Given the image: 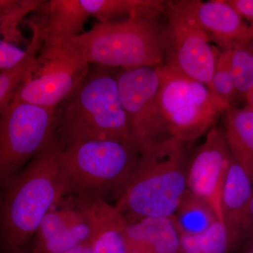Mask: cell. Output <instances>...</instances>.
<instances>
[{"label": "cell", "instance_id": "5bb4252c", "mask_svg": "<svg viewBox=\"0 0 253 253\" xmlns=\"http://www.w3.org/2000/svg\"><path fill=\"white\" fill-rule=\"evenodd\" d=\"M253 194L252 181L233 158L221 196L224 224L231 248L242 240Z\"/></svg>", "mask_w": 253, "mask_h": 253}, {"label": "cell", "instance_id": "52a82bcc", "mask_svg": "<svg viewBox=\"0 0 253 253\" xmlns=\"http://www.w3.org/2000/svg\"><path fill=\"white\" fill-rule=\"evenodd\" d=\"M57 109L11 102L0 117V179L3 189L23 166L52 144Z\"/></svg>", "mask_w": 253, "mask_h": 253}, {"label": "cell", "instance_id": "2e32d148", "mask_svg": "<svg viewBox=\"0 0 253 253\" xmlns=\"http://www.w3.org/2000/svg\"><path fill=\"white\" fill-rule=\"evenodd\" d=\"M93 253H127L125 230L126 221L117 208L101 198L91 201Z\"/></svg>", "mask_w": 253, "mask_h": 253}, {"label": "cell", "instance_id": "d6986e66", "mask_svg": "<svg viewBox=\"0 0 253 253\" xmlns=\"http://www.w3.org/2000/svg\"><path fill=\"white\" fill-rule=\"evenodd\" d=\"M46 9L48 15L47 20L43 22L44 42L82 34L90 17L81 0H51Z\"/></svg>", "mask_w": 253, "mask_h": 253}, {"label": "cell", "instance_id": "1f68e13d", "mask_svg": "<svg viewBox=\"0 0 253 253\" xmlns=\"http://www.w3.org/2000/svg\"><path fill=\"white\" fill-rule=\"evenodd\" d=\"M245 253H253V250H250V251H248L247 252Z\"/></svg>", "mask_w": 253, "mask_h": 253}, {"label": "cell", "instance_id": "cb8c5ba5", "mask_svg": "<svg viewBox=\"0 0 253 253\" xmlns=\"http://www.w3.org/2000/svg\"><path fill=\"white\" fill-rule=\"evenodd\" d=\"M231 51L224 50L218 53L215 69L211 83V90L222 99L229 107L233 108V103L238 96L231 77L229 59Z\"/></svg>", "mask_w": 253, "mask_h": 253}, {"label": "cell", "instance_id": "8992f818", "mask_svg": "<svg viewBox=\"0 0 253 253\" xmlns=\"http://www.w3.org/2000/svg\"><path fill=\"white\" fill-rule=\"evenodd\" d=\"M159 73L158 104L172 137L186 144L204 134L231 109L199 82L163 63Z\"/></svg>", "mask_w": 253, "mask_h": 253}, {"label": "cell", "instance_id": "7c38bea8", "mask_svg": "<svg viewBox=\"0 0 253 253\" xmlns=\"http://www.w3.org/2000/svg\"><path fill=\"white\" fill-rule=\"evenodd\" d=\"M90 198L65 199L43 218L36 234L35 253H60L92 238Z\"/></svg>", "mask_w": 253, "mask_h": 253}, {"label": "cell", "instance_id": "d6a6232c", "mask_svg": "<svg viewBox=\"0 0 253 253\" xmlns=\"http://www.w3.org/2000/svg\"><path fill=\"white\" fill-rule=\"evenodd\" d=\"M251 26H252V28H253L252 42H253V25H251Z\"/></svg>", "mask_w": 253, "mask_h": 253}, {"label": "cell", "instance_id": "e0dca14e", "mask_svg": "<svg viewBox=\"0 0 253 253\" xmlns=\"http://www.w3.org/2000/svg\"><path fill=\"white\" fill-rule=\"evenodd\" d=\"M224 121L231 154L253 184V109L231 108L224 113Z\"/></svg>", "mask_w": 253, "mask_h": 253}, {"label": "cell", "instance_id": "603a6c76", "mask_svg": "<svg viewBox=\"0 0 253 253\" xmlns=\"http://www.w3.org/2000/svg\"><path fill=\"white\" fill-rule=\"evenodd\" d=\"M43 2L40 0H1L0 33L2 39L14 44L22 41L18 25L28 13L38 9Z\"/></svg>", "mask_w": 253, "mask_h": 253}, {"label": "cell", "instance_id": "4fadbf2b", "mask_svg": "<svg viewBox=\"0 0 253 253\" xmlns=\"http://www.w3.org/2000/svg\"><path fill=\"white\" fill-rule=\"evenodd\" d=\"M207 33L211 42L224 50L252 41L253 28L224 0L181 1Z\"/></svg>", "mask_w": 253, "mask_h": 253}, {"label": "cell", "instance_id": "484cf974", "mask_svg": "<svg viewBox=\"0 0 253 253\" xmlns=\"http://www.w3.org/2000/svg\"><path fill=\"white\" fill-rule=\"evenodd\" d=\"M28 46L26 50H23L16 44L1 39L0 41V72L14 67L28 56Z\"/></svg>", "mask_w": 253, "mask_h": 253}, {"label": "cell", "instance_id": "f546056e", "mask_svg": "<svg viewBox=\"0 0 253 253\" xmlns=\"http://www.w3.org/2000/svg\"><path fill=\"white\" fill-rule=\"evenodd\" d=\"M247 102L249 103V106L252 107L253 109V94L251 95V97L249 98V99L248 100Z\"/></svg>", "mask_w": 253, "mask_h": 253}, {"label": "cell", "instance_id": "6da1fadb", "mask_svg": "<svg viewBox=\"0 0 253 253\" xmlns=\"http://www.w3.org/2000/svg\"><path fill=\"white\" fill-rule=\"evenodd\" d=\"M42 49L83 64L106 68L156 67L166 59V26L156 18L99 23L78 36L44 42Z\"/></svg>", "mask_w": 253, "mask_h": 253}, {"label": "cell", "instance_id": "d4e9b609", "mask_svg": "<svg viewBox=\"0 0 253 253\" xmlns=\"http://www.w3.org/2000/svg\"><path fill=\"white\" fill-rule=\"evenodd\" d=\"M197 240L200 253H226L231 248L226 226L218 220L198 235Z\"/></svg>", "mask_w": 253, "mask_h": 253}, {"label": "cell", "instance_id": "ac0fdd59", "mask_svg": "<svg viewBox=\"0 0 253 253\" xmlns=\"http://www.w3.org/2000/svg\"><path fill=\"white\" fill-rule=\"evenodd\" d=\"M89 16L100 23L122 21L131 17L156 18L166 14V1L160 0H81Z\"/></svg>", "mask_w": 253, "mask_h": 253}, {"label": "cell", "instance_id": "9c48e42d", "mask_svg": "<svg viewBox=\"0 0 253 253\" xmlns=\"http://www.w3.org/2000/svg\"><path fill=\"white\" fill-rule=\"evenodd\" d=\"M167 45L165 64L205 84L211 83L219 50L181 1H166Z\"/></svg>", "mask_w": 253, "mask_h": 253}, {"label": "cell", "instance_id": "30bf717a", "mask_svg": "<svg viewBox=\"0 0 253 253\" xmlns=\"http://www.w3.org/2000/svg\"><path fill=\"white\" fill-rule=\"evenodd\" d=\"M89 65L41 49L38 65L15 91L11 102L57 109L89 70Z\"/></svg>", "mask_w": 253, "mask_h": 253}, {"label": "cell", "instance_id": "5b68a950", "mask_svg": "<svg viewBox=\"0 0 253 253\" xmlns=\"http://www.w3.org/2000/svg\"><path fill=\"white\" fill-rule=\"evenodd\" d=\"M135 144L129 141H79L63 148L61 172L67 194L101 198L109 191L122 194L142 158Z\"/></svg>", "mask_w": 253, "mask_h": 253}, {"label": "cell", "instance_id": "9a60e30c", "mask_svg": "<svg viewBox=\"0 0 253 253\" xmlns=\"http://www.w3.org/2000/svg\"><path fill=\"white\" fill-rule=\"evenodd\" d=\"M126 241L145 253H177L181 250L180 233L174 216L144 217L127 223Z\"/></svg>", "mask_w": 253, "mask_h": 253}, {"label": "cell", "instance_id": "3957f363", "mask_svg": "<svg viewBox=\"0 0 253 253\" xmlns=\"http://www.w3.org/2000/svg\"><path fill=\"white\" fill-rule=\"evenodd\" d=\"M106 140L131 142L117 74L95 66L58 106L55 141L63 149L79 141Z\"/></svg>", "mask_w": 253, "mask_h": 253}, {"label": "cell", "instance_id": "f1b7e54d", "mask_svg": "<svg viewBox=\"0 0 253 253\" xmlns=\"http://www.w3.org/2000/svg\"><path fill=\"white\" fill-rule=\"evenodd\" d=\"M93 236L89 241H86L84 244L80 245L77 247L73 248L67 251L60 253H93L92 248Z\"/></svg>", "mask_w": 253, "mask_h": 253}, {"label": "cell", "instance_id": "4dcf8cb0", "mask_svg": "<svg viewBox=\"0 0 253 253\" xmlns=\"http://www.w3.org/2000/svg\"><path fill=\"white\" fill-rule=\"evenodd\" d=\"M11 253H24L22 252V251H21V250H19V251H16V252Z\"/></svg>", "mask_w": 253, "mask_h": 253}, {"label": "cell", "instance_id": "8fae6325", "mask_svg": "<svg viewBox=\"0 0 253 253\" xmlns=\"http://www.w3.org/2000/svg\"><path fill=\"white\" fill-rule=\"evenodd\" d=\"M232 160L224 130L214 126L188 165V190L209 205L222 223L221 196Z\"/></svg>", "mask_w": 253, "mask_h": 253}, {"label": "cell", "instance_id": "7402d4cb", "mask_svg": "<svg viewBox=\"0 0 253 253\" xmlns=\"http://www.w3.org/2000/svg\"><path fill=\"white\" fill-rule=\"evenodd\" d=\"M229 67L238 94L249 99L253 93V43H241L230 49Z\"/></svg>", "mask_w": 253, "mask_h": 253}, {"label": "cell", "instance_id": "7a4b0ae2", "mask_svg": "<svg viewBox=\"0 0 253 253\" xmlns=\"http://www.w3.org/2000/svg\"><path fill=\"white\" fill-rule=\"evenodd\" d=\"M62 149L54 141L3 189L1 234L10 252L21 250L36 234L46 213L67 194L61 168Z\"/></svg>", "mask_w": 253, "mask_h": 253}, {"label": "cell", "instance_id": "4316f807", "mask_svg": "<svg viewBox=\"0 0 253 253\" xmlns=\"http://www.w3.org/2000/svg\"><path fill=\"white\" fill-rule=\"evenodd\" d=\"M244 19L253 25V0H224Z\"/></svg>", "mask_w": 253, "mask_h": 253}, {"label": "cell", "instance_id": "ffe728a7", "mask_svg": "<svg viewBox=\"0 0 253 253\" xmlns=\"http://www.w3.org/2000/svg\"><path fill=\"white\" fill-rule=\"evenodd\" d=\"M43 25V23L31 24L33 36L31 42L28 46V56L14 67L0 72V113L9 106L15 91L38 65V54L44 43Z\"/></svg>", "mask_w": 253, "mask_h": 253}, {"label": "cell", "instance_id": "83f0119b", "mask_svg": "<svg viewBox=\"0 0 253 253\" xmlns=\"http://www.w3.org/2000/svg\"><path fill=\"white\" fill-rule=\"evenodd\" d=\"M242 240L246 241L250 250H253V194L250 204L247 220L245 225Z\"/></svg>", "mask_w": 253, "mask_h": 253}, {"label": "cell", "instance_id": "ba28073f", "mask_svg": "<svg viewBox=\"0 0 253 253\" xmlns=\"http://www.w3.org/2000/svg\"><path fill=\"white\" fill-rule=\"evenodd\" d=\"M117 81L131 142L141 154H149L173 138L158 104L161 79L157 68L122 69L117 73Z\"/></svg>", "mask_w": 253, "mask_h": 253}, {"label": "cell", "instance_id": "277c9868", "mask_svg": "<svg viewBox=\"0 0 253 253\" xmlns=\"http://www.w3.org/2000/svg\"><path fill=\"white\" fill-rule=\"evenodd\" d=\"M188 165L185 144L174 138L165 141L143 155L116 207L134 221L172 217L188 191Z\"/></svg>", "mask_w": 253, "mask_h": 253}, {"label": "cell", "instance_id": "44dd1931", "mask_svg": "<svg viewBox=\"0 0 253 253\" xmlns=\"http://www.w3.org/2000/svg\"><path fill=\"white\" fill-rule=\"evenodd\" d=\"M174 217L180 235H201L218 220L209 205L189 190L183 196Z\"/></svg>", "mask_w": 253, "mask_h": 253}]
</instances>
